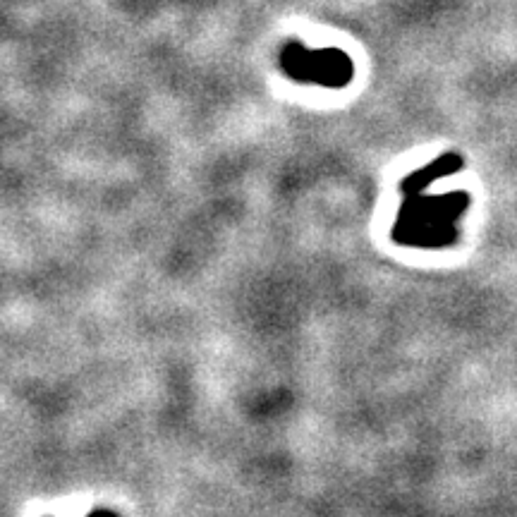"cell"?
Returning <instances> with one entry per match:
<instances>
[{"mask_svg": "<svg viewBox=\"0 0 517 517\" xmlns=\"http://www.w3.org/2000/svg\"><path fill=\"white\" fill-rule=\"evenodd\" d=\"M89 517H118V515L111 513V510H94Z\"/></svg>", "mask_w": 517, "mask_h": 517, "instance_id": "1", "label": "cell"}]
</instances>
